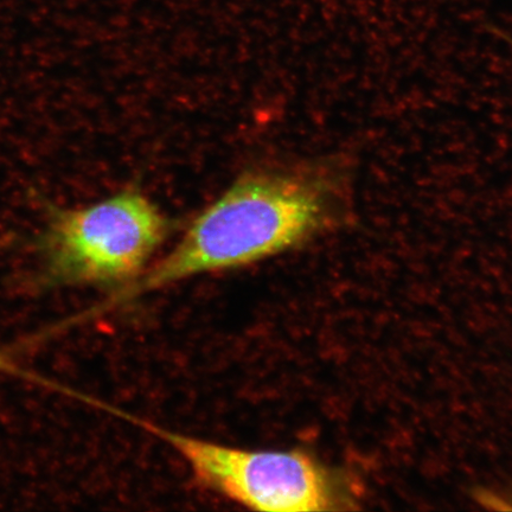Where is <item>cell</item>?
I'll return each mask as SVG.
<instances>
[{
    "mask_svg": "<svg viewBox=\"0 0 512 512\" xmlns=\"http://www.w3.org/2000/svg\"><path fill=\"white\" fill-rule=\"evenodd\" d=\"M343 158L249 171L204 208L170 252L83 315L118 310L198 275L238 270L302 246L354 219L352 172Z\"/></svg>",
    "mask_w": 512,
    "mask_h": 512,
    "instance_id": "6da1fadb",
    "label": "cell"
},
{
    "mask_svg": "<svg viewBox=\"0 0 512 512\" xmlns=\"http://www.w3.org/2000/svg\"><path fill=\"white\" fill-rule=\"evenodd\" d=\"M169 229L168 217L138 190L85 207L49 208L35 245L43 283L115 290L149 268Z\"/></svg>",
    "mask_w": 512,
    "mask_h": 512,
    "instance_id": "7a4b0ae2",
    "label": "cell"
},
{
    "mask_svg": "<svg viewBox=\"0 0 512 512\" xmlns=\"http://www.w3.org/2000/svg\"><path fill=\"white\" fill-rule=\"evenodd\" d=\"M174 450L198 482L216 494L258 511L298 512L349 503L328 467L302 451L252 450L194 437L137 415L101 405Z\"/></svg>",
    "mask_w": 512,
    "mask_h": 512,
    "instance_id": "3957f363",
    "label": "cell"
}]
</instances>
